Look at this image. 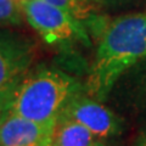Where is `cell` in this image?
<instances>
[{"instance_id":"obj_3","label":"cell","mask_w":146,"mask_h":146,"mask_svg":"<svg viewBox=\"0 0 146 146\" xmlns=\"http://www.w3.org/2000/svg\"><path fill=\"white\" fill-rule=\"evenodd\" d=\"M27 22L49 44H66L78 39L89 44L83 22L45 0H26L21 4Z\"/></svg>"},{"instance_id":"obj_9","label":"cell","mask_w":146,"mask_h":146,"mask_svg":"<svg viewBox=\"0 0 146 146\" xmlns=\"http://www.w3.org/2000/svg\"><path fill=\"white\" fill-rule=\"evenodd\" d=\"M23 11L15 0H0V26H17L23 20Z\"/></svg>"},{"instance_id":"obj_6","label":"cell","mask_w":146,"mask_h":146,"mask_svg":"<svg viewBox=\"0 0 146 146\" xmlns=\"http://www.w3.org/2000/svg\"><path fill=\"white\" fill-rule=\"evenodd\" d=\"M56 122H35L10 112L0 115V146H35L51 141Z\"/></svg>"},{"instance_id":"obj_4","label":"cell","mask_w":146,"mask_h":146,"mask_svg":"<svg viewBox=\"0 0 146 146\" xmlns=\"http://www.w3.org/2000/svg\"><path fill=\"white\" fill-rule=\"evenodd\" d=\"M35 44L27 36L0 31V98L6 105L13 90L29 73Z\"/></svg>"},{"instance_id":"obj_12","label":"cell","mask_w":146,"mask_h":146,"mask_svg":"<svg viewBox=\"0 0 146 146\" xmlns=\"http://www.w3.org/2000/svg\"><path fill=\"white\" fill-rule=\"evenodd\" d=\"M5 107H6V101H4V100L0 98V115H1V113L4 112Z\"/></svg>"},{"instance_id":"obj_11","label":"cell","mask_w":146,"mask_h":146,"mask_svg":"<svg viewBox=\"0 0 146 146\" xmlns=\"http://www.w3.org/2000/svg\"><path fill=\"white\" fill-rule=\"evenodd\" d=\"M134 146H146V129L138 136Z\"/></svg>"},{"instance_id":"obj_2","label":"cell","mask_w":146,"mask_h":146,"mask_svg":"<svg viewBox=\"0 0 146 146\" xmlns=\"http://www.w3.org/2000/svg\"><path fill=\"white\" fill-rule=\"evenodd\" d=\"M83 90L70 74L56 68L29 72L13 90L4 112L35 122H56L74 94Z\"/></svg>"},{"instance_id":"obj_14","label":"cell","mask_w":146,"mask_h":146,"mask_svg":"<svg viewBox=\"0 0 146 146\" xmlns=\"http://www.w3.org/2000/svg\"><path fill=\"white\" fill-rule=\"evenodd\" d=\"M51 141H48V143H43V144H39V145H35V146H50Z\"/></svg>"},{"instance_id":"obj_15","label":"cell","mask_w":146,"mask_h":146,"mask_svg":"<svg viewBox=\"0 0 146 146\" xmlns=\"http://www.w3.org/2000/svg\"><path fill=\"white\" fill-rule=\"evenodd\" d=\"M15 1H16L17 4H20V5H21V4L23 3V1H26V0H15Z\"/></svg>"},{"instance_id":"obj_8","label":"cell","mask_w":146,"mask_h":146,"mask_svg":"<svg viewBox=\"0 0 146 146\" xmlns=\"http://www.w3.org/2000/svg\"><path fill=\"white\" fill-rule=\"evenodd\" d=\"M46 3L62 9L80 22L88 21L94 16L96 6L90 0H45Z\"/></svg>"},{"instance_id":"obj_13","label":"cell","mask_w":146,"mask_h":146,"mask_svg":"<svg viewBox=\"0 0 146 146\" xmlns=\"http://www.w3.org/2000/svg\"><path fill=\"white\" fill-rule=\"evenodd\" d=\"M95 146H108V145H106L105 143H102L101 140H98L96 143H95Z\"/></svg>"},{"instance_id":"obj_10","label":"cell","mask_w":146,"mask_h":146,"mask_svg":"<svg viewBox=\"0 0 146 146\" xmlns=\"http://www.w3.org/2000/svg\"><path fill=\"white\" fill-rule=\"evenodd\" d=\"M95 6H106V5H113L117 3H122L123 0H90Z\"/></svg>"},{"instance_id":"obj_7","label":"cell","mask_w":146,"mask_h":146,"mask_svg":"<svg viewBox=\"0 0 146 146\" xmlns=\"http://www.w3.org/2000/svg\"><path fill=\"white\" fill-rule=\"evenodd\" d=\"M98 141L89 129L74 121L58 117L50 146H95Z\"/></svg>"},{"instance_id":"obj_1","label":"cell","mask_w":146,"mask_h":146,"mask_svg":"<svg viewBox=\"0 0 146 146\" xmlns=\"http://www.w3.org/2000/svg\"><path fill=\"white\" fill-rule=\"evenodd\" d=\"M146 57V11L124 15L110 22L101 32L85 91L104 101L118 78Z\"/></svg>"},{"instance_id":"obj_5","label":"cell","mask_w":146,"mask_h":146,"mask_svg":"<svg viewBox=\"0 0 146 146\" xmlns=\"http://www.w3.org/2000/svg\"><path fill=\"white\" fill-rule=\"evenodd\" d=\"M60 117L74 121L89 129L96 139L118 135L123 129L122 119L113 111L104 106L83 90L74 94L63 107Z\"/></svg>"}]
</instances>
